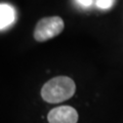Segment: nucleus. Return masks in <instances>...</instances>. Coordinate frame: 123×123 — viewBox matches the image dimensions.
I'll list each match as a JSON object with an SVG mask.
<instances>
[{
    "mask_svg": "<svg viewBox=\"0 0 123 123\" xmlns=\"http://www.w3.org/2000/svg\"><path fill=\"white\" fill-rule=\"evenodd\" d=\"M76 91L75 82L66 76H57L46 82L41 89V97L45 102L57 104L71 98Z\"/></svg>",
    "mask_w": 123,
    "mask_h": 123,
    "instance_id": "f257e3e1",
    "label": "nucleus"
},
{
    "mask_svg": "<svg viewBox=\"0 0 123 123\" xmlns=\"http://www.w3.org/2000/svg\"><path fill=\"white\" fill-rule=\"evenodd\" d=\"M77 2V4L80 5L83 8H87V7H90L93 3V0H75Z\"/></svg>",
    "mask_w": 123,
    "mask_h": 123,
    "instance_id": "423d86ee",
    "label": "nucleus"
},
{
    "mask_svg": "<svg viewBox=\"0 0 123 123\" xmlns=\"http://www.w3.org/2000/svg\"><path fill=\"white\" fill-rule=\"evenodd\" d=\"M64 21L60 17L44 18L37 23L34 30V38L38 42H44L55 37L63 32Z\"/></svg>",
    "mask_w": 123,
    "mask_h": 123,
    "instance_id": "f03ea898",
    "label": "nucleus"
},
{
    "mask_svg": "<svg viewBox=\"0 0 123 123\" xmlns=\"http://www.w3.org/2000/svg\"><path fill=\"white\" fill-rule=\"evenodd\" d=\"M15 11L8 4H0V29H5L14 22Z\"/></svg>",
    "mask_w": 123,
    "mask_h": 123,
    "instance_id": "20e7f679",
    "label": "nucleus"
},
{
    "mask_svg": "<svg viewBox=\"0 0 123 123\" xmlns=\"http://www.w3.org/2000/svg\"><path fill=\"white\" fill-rule=\"evenodd\" d=\"M115 1L116 0H97L95 5L99 9H110L111 7H113Z\"/></svg>",
    "mask_w": 123,
    "mask_h": 123,
    "instance_id": "39448f33",
    "label": "nucleus"
},
{
    "mask_svg": "<svg viewBox=\"0 0 123 123\" xmlns=\"http://www.w3.org/2000/svg\"><path fill=\"white\" fill-rule=\"evenodd\" d=\"M47 120L49 123H77L78 113L73 107H56L48 113Z\"/></svg>",
    "mask_w": 123,
    "mask_h": 123,
    "instance_id": "7ed1b4c3",
    "label": "nucleus"
}]
</instances>
